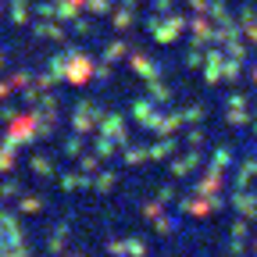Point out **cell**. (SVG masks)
Here are the masks:
<instances>
[]
</instances>
